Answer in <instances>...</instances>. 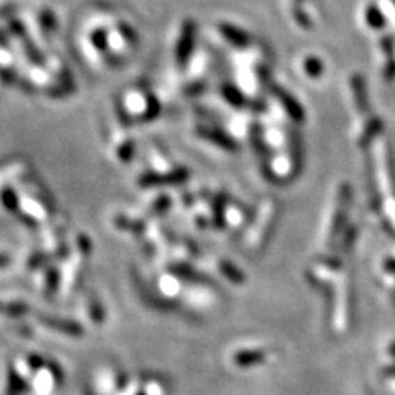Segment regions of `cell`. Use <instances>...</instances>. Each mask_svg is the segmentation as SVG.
<instances>
[{"label": "cell", "instance_id": "cell-1", "mask_svg": "<svg viewBox=\"0 0 395 395\" xmlns=\"http://www.w3.org/2000/svg\"><path fill=\"white\" fill-rule=\"evenodd\" d=\"M194 36H196V25L193 20H185L181 26V33L176 43V63L185 66L193 54Z\"/></svg>", "mask_w": 395, "mask_h": 395}, {"label": "cell", "instance_id": "cell-2", "mask_svg": "<svg viewBox=\"0 0 395 395\" xmlns=\"http://www.w3.org/2000/svg\"><path fill=\"white\" fill-rule=\"evenodd\" d=\"M272 91H274V96L279 99L281 106L287 111V114L292 117L295 122L305 121V111H303L302 104H300L292 94L287 93L284 88H280V86H272Z\"/></svg>", "mask_w": 395, "mask_h": 395}, {"label": "cell", "instance_id": "cell-3", "mask_svg": "<svg viewBox=\"0 0 395 395\" xmlns=\"http://www.w3.org/2000/svg\"><path fill=\"white\" fill-rule=\"evenodd\" d=\"M349 201H351V189H349L348 185H343L341 189H339V206H338V211H336V216L333 219L331 239H334L344 228V222H346V217H348Z\"/></svg>", "mask_w": 395, "mask_h": 395}, {"label": "cell", "instance_id": "cell-4", "mask_svg": "<svg viewBox=\"0 0 395 395\" xmlns=\"http://www.w3.org/2000/svg\"><path fill=\"white\" fill-rule=\"evenodd\" d=\"M198 134L201 135L203 139L211 140V142H215L216 145H219L221 148L229 150V152H235V150L239 148L238 144H235L228 134H224V132H221V130L204 129V127H201V129H198Z\"/></svg>", "mask_w": 395, "mask_h": 395}, {"label": "cell", "instance_id": "cell-5", "mask_svg": "<svg viewBox=\"0 0 395 395\" xmlns=\"http://www.w3.org/2000/svg\"><path fill=\"white\" fill-rule=\"evenodd\" d=\"M219 31L229 43H233L234 47H238V48H244L251 43V36L247 35V31L240 30L238 29V26H234L231 24H221Z\"/></svg>", "mask_w": 395, "mask_h": 395}, {"label": "cell", "instance_id": "cell-6", "mask_svg": "<svg viewBox=\"0 0 395 395\" xmlns=\"http://www.w3.org/2000/svg\"><path fill=\"white\" fill-rule=\"evenodd\" d=\"M351 88L354 93V101L361 112H369V99L366 93V83L361 75H354L351 78Z\"/></svg>", "mask_w": 395, "mask_h": 395}, {"label": "cell", "instance_id": "cell-7", "mask_svg": "<svg viewBox=\"0 0 395 395\" xmlns=\"http://www.w3.org/2000/svg\"><path fill=\"white\" fill-rule=\"evenodd\" d=\"M263 361H265V353L257 351V349H246V351H240L234 356V364L239 367L256 366Z\"/></svg>", "mask_w": 395, "mask_h": 395}, {"label": "cell", "instance_id": "cell-8", "mask_svg": "<svg viewBox=\"0 0 395 395\" xmlns=\"http://www.w3.org/2000/svg\"><path fill=\"white\" fill-rule=\"evenodd\" d=\"M221 93H222V98H224L233 107H242L244 104H246V98H244V94L240 93L239 88H235V86L233 84L222 86Z\"/></svg>", "mask_w": 395, "mask_h": 395}, {"label": "cell", "instance_id": "cell-9", "mask_svg": "<svg viewBox=\"0 0 395 395\" xmlns=\"http://www.w3.org/2000/svg\"><path fill=\"white\" fill-rule=\"evenodd\" d=\"M366 22L367 25L374 30H382L385 26L384 13L380 12V8L378 6H374V3L366 7Z\"/></svg>", "mask_w": 395, "mask_h": 395}, {"label": "cell", "instance_id": "cell-10", "mask_svg": "<svg viewBox=\"0 0 395 395\" xmlns=\"http://www.w3.org/2000/svg\"><path fill=\"white\" fill-rule=\"evenodd\" d=\"M384 129V122L379 119V117H374L369 124H367L364 134H362V137L359 139V145L361 147H367L372 142V139L375 137V135H379L380 132Z\"/></svg>", "mask_w": 395, "mask_h": 395}, {"label": "cell", "instance_id": "cell-11", "mask_svg": "<svg viewBox=\"0 0 395 395\" xmlns=\"http://www.w3.org/2000/svg\"><path fill=\"white\" fill-rule=\"evenodd\" d=\"M219 269L224 277L231 281H234V284H244L246 281V275L242 274V270H239L238 267L233 265V263L228 262V261H222L219 263Z\"/></svg>", "mask_w": 395, "mask_h": 395}, {"label": "cell", "instance_id": "cell-12", "mask_svg": "<svg viewBox=\"0 0 395 395\" xmlns=\"http://www.w3.org/2000/svg\"><path fill=\"white\" fill-rule=\"evenodd\" d=\"M303 68H305V72L310 78H320L321 75L325 72V65H323V61L320 60V58H316V56H310V58H307L305 63H303Z\"/></svg>", "mask_w": 395, "mask_h": 395}, {"label": "cell", "instance_id": "cell-13", "mask_svg": "<svg viewBox=\"0 0 395 395\" xmlns=\"http://www.w3.org/2000/svg\"><path fill=\"white\" fill-rule=\"evenodd\" d=\"M47 325L52 326V328H60L58 331H61V333H66V334H72V336L83 334V331H81V326L71 323V321L47 320Z\"/></svg>", "mask_w": 395, "mask_h": 395}, {"label": "cell", "instance_id": "cell-14", "mask_svg": "<svg viewBox=\"0 0 395 395\" xmlns=\"http://www.w3.org/2000/svg\"><path fill=\"white\" fill-rule=\"evenodd\" d=\"M91 42L96 47L99 52H107L109 42H107V33L104 30H96L91 35Z\"/></svg>", "mask_w": 395, "mask_h": 395}, {"label": "cell", "instance_id": "cell-15", "mask_svg": "<svg viewBox=\"0 0 395 395\" xmlns=\"http://www.w3.org/2000/svg\"><path fill=\"white\" fill-rule=\"evenodd\" d=\"M215 224L217 228H221L222 222H224V215H226V198L217 196L215 203Z\"/></svg>", "mask_w": 395, "mask_h": 395}, {"label": "cell", "instance_id": "cell-16", "mask_svg": "<svg viewBox=\"0 0 395 395\" xmlns=\"http://www.w3.org/2000/svg\"><path fill=\"white\" fill-rule=\"evenodd\" d=\"M40 24H42L43 26V30H47V31H52L56 29V18H54L53 15V12H49V10H45L40 13Z\"/></svg>", "mask_w": 395, "mask_h": 395}, {"label": "cell", "instance_id": "cell-17", "mask_svg": "<svg viewBox=\"0 0 395 395\" xmlns=\"http://www.w3.org/2000/svg\"><path fill=\"white\" fill-rule=\"evenodd\" d=\"M293 17H295V20L298 22V25L302 26V29H307V30L311 29V20L308 18V15L302 10V8L295 7L293 8Z\"/></svg>", "mask_w": 395, "mask_h": 395}, {"label": "cell", "instance_id": "cell-18", "mask_svg": "<svg viewBox=\"0 0 395 395\" xmlns=\"http://www.w3.org/2000/svg\"><path fill=\"white\" fill-rule=\"evenodd\" d=\"M252 144H254V147H256V150L258 153H263L265 155L267 153V150H265V144L262 142V139H261V129H258L257 125H254V132H252Z\"/></svg>", "mask_w": 395, "mask_h": 395}, {"label": "cell", "instance_id": "cell-19", "mask_svg": "<svg viewBox=\"0 0 395 395\" xmlns=\"http://www.w3.org/2000/svg\"><path fill=\"white\" fill-rule=\"evenodd\" d=\"M119 30H121V33L124 35V38L127 40V42H129V43H137V35H135V31L132 30V26L125 25V24H121Z\"/></svg>", "mask_w": 395, "mask_h": 395}, {"label": "cell", "instance_id": "cell-20", "mask_svg": "<svg viewBox=\"0 0 395 395\" xmlns=\"http://www.w3.org/2000/svg\"><path fill=\"white\" fill-rule=\"evenodd\" d=\"M384 76L387 81H392L395 78V60L394 58H390L387 61V66L384 68Z\"/></svg>", "mask_w": 395, "mask_h": 395}, {"label": "cell", "instance_id": "cell-21", "mask_svg": "<svg viewBox=\"0 0 395 395\" xmlns=\"http://www.w3.org/2000/svg\"><path fill=\"white\" fill-rule=\"evenodd\" d=\"M380 45H382V48L387 52V54H392L394 53V45H395V40L392 38V36H385V38L380 42Z\"/></svg>", "mask_w": 395, "mask_h": 395}, {"label": "cell", "instance_id": "cell-22", "mask_svg": "<svg viewBox=\"0 0 395 395\" xmlns=\"http://www.w3.org/2000/svg\"><path fill=\"white\" fill-rule=\"evenodd\" d=\"M357 234V229H349L348 231V234H346V244H344V249H351V244H353V240H354V235Z\"/></svg>", "mask_w": 395, "mask_h": 395}, {"label": "cell", "instance_id": "cell-23", "mask_svg": "<svg viewBox=\"0 0 395 395\" xmlns=\"http://www.w3.org/2000/svg\"><path fill=\"white\" fill-rule=\"evenodd\" d=\"M385 270L395 275V261H394V258H389V261L385 262Z\"/></svg>", "mask_w": 395, "mask_h": 395}, {"label": "cell", "instance_id": "cell-24", "mask_svg": "<svg viewBox=\"0 0 395 395\" xmlns=\"http://www.w3.org/2000/svg\"><path fill=\"white\" fill-rule=\"evenodd\" d=\"M7 262H8V257H7V256H0V267L7 265Z\"/></svg>", "mask_w": 395, "mask_h": 395}]
</instances>
